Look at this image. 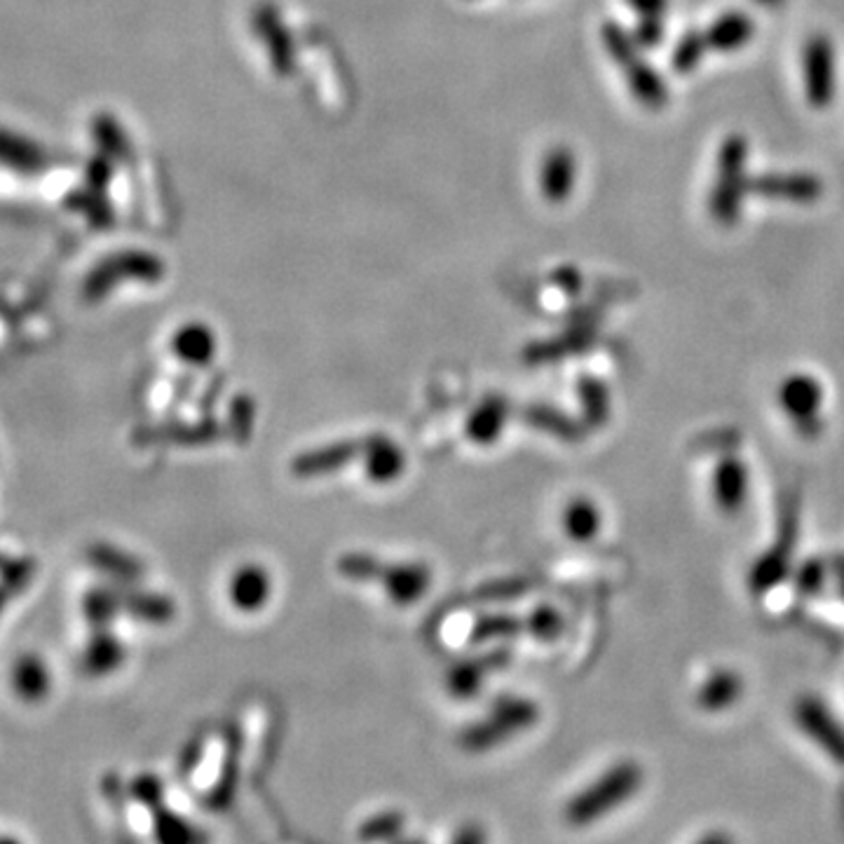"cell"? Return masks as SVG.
<instances>
[{
    "mask_svg": "<svg viewBox=\"0 0 844 844\" xmlns=\"http://www.w3.org/2000/svg\"><path fill=\"white\" fill-rule=\"evenodd\" d=\"M755 3L763 5V8H771V10H777V8H781V5L786 3V0H755Z\"/></svg>",
    "mask_w": 844,
    "mask_h": 844,
    "instance_id": "f907efd6",
    "label": "cell"
},
{
    "mask_svg": "<svg viewBox=\"0 0 844 844\" xmlns=\"http://www.w3.org/2000/svg\"><path fill=\"white\" fill-rule=\"evenodd\" d=\"M601 43L610 55V59L622 68H626L633 59L641 57V47L636 38H633V33H629L618 22H606L601 26Z\"/></svg>",
    "mask_w": 844,
    "mask_h": 844,
    "instance_id": "e575fe53",
    "label": "cell"
},
{
    "mask_svg": "<svg viewBox=\"0 0 844 844\" xmlns=\"http://www.w3.org/2000/svg\"><path fill=\"white\" fill-rule=\"evenodd\" d=\"M645 786V769L638 760L622 758L612 763L603 774L579 790L566 804V821L577 829H585L631 802Z\"/></svg>",
    "mask_w": 844,
    "mask_h": 844,
    "instance_id": "6da1fadb",
    "label": "cell"
},
{
    "mask_svg": "<svg viewBox=\"0 0 844 844\" xmlns=\"http://www.w3.org/2000/svg\"><path fill=\"white\" fill-rule=\"evenodd\" d=\"M793 725L823 758L844 767V723L831 703L814 692H804L793 701Z\"/></svg>",
    "mask_w": 844,
    "mask_h": 844,
    "instance_id": "5b68a950",
    "label": "cell"
},
{
    "mask_svg": "<svg viewBox=\"0 0 844 844\" xmlns=\"http://www.w3.org/2000/svg\"><path fill=\"white\" fill-rule=\"evenodd\" d=\"M748 141L744 134H730L718 153L715 181L709 192V214L715 223L732 227L742 216L744 196L748 192Z\"/></svg>",
    "mask_w": 844,
    "mask_h": 844,
    "instance_id": "7a4b0ae2",
    "label": "cell"
},
{
    "mask_svg": "<svg viewBox=\"0 0 844 844\" xmlns=\"http://www.w3.org/2000/svg\"><path fill=\"white\" fill-rule=\"evenodd\" d=\"M525 629V622H521L514 614H488L474 624L471 636L477 643L492 641V638H512L519 631Z\"/></svg>",
    "mask_w": 844,
    "mask_h": 844,
    "instance_id": "f35d334b",
    "label": "cell"
},
{
    "mask_svg": "<svg viewBox=\"0 0 844 844\" xmlns=\"http://www.w3.org/2000/svg\"><path fill=\"white\" fill-rule=\"evenodd\" d=\"M221 436V427L214 420H207L202 425H174L167 430H153L148 438L153 442H176V444H207Z\"/></svg>",
    "mask_w": 844,
    "mask_h": 844,
    "instance_id": "d590c367",
    "label": "cell"
},
{
    "mask_svg": "<svg viewBox=\"0 0 844 844\" xmlns=\"http://www.w3.org/2000/svg\"><path fill=\"white\" fill-rule=\"evenodd\" d=\"M626 82H629V90L631 95L636 97L638 103H643L645 109H653V111H659L664 109V106L668 103V87L662 78V74L657 68L649 66L643 57L633 59L626 68Z\"/></svg>",
    "mask_w": 844,
    "mask_h": 844,
    "instance_id": "cb8c5ba5",
    "label": "cell"
},
{
    "mask_svg": "<svg viewBox=\"0 0 844 844\" xmlns=\"http://www.w3.org/2000/svg\"><path fill=\"white\" fill-rule=\"evenodd\" d=\"M744 695H746V680L736 671V668L713 666L697 682L695 703L699 711L718 715L734 709L736 703L744 699Z\"/></svg>",
    "mask_w": 844,
    "mask_h": 844,
    "instance_id": "4fadbf2b",
    "label": "cell"
},
{
    "mask_svg": "<svg viewBox=\"0 0 844 844\" xmlns=\"http://www.w3.org/2000/svg\"><path fill=\"white\" fill-rule=\"evenodd\" d=\"M127 649L111 629H95L92 638L82 649V671L92 678H103L125 664Z\"/></svg>",
    "mask_w": 844,
    "mask_h": 844,
    "instance_id": "ac0fdd59",
    "label": "cell"
},
{
    "mask_svg": "<svg viewBox=\"0 0 844 844\" xmlns=\"http://www.w3.org/2000/svg\"><path fill=\"white\" fill-rule=\"evenodd\" d=\"M66 207L74 209V211H80V214L92 223V227H99V231H103V227H111V223H113V209H111L109 200H106V192L95 190L90 186H82V188L70 192V196L66 198Z\"/></svg>",
    "mask_w": 844,
    "mask_h": 844,
    "instance_id": "1f68e13d",
    "label": "cell"
},
{
    "mask_svg": "<svg viewBox=\"0 0 844 844\" xmlns=\"http://www.w3.org/2000/svg\"><path fill=\"white\" fill-rule=\"evenodd\" d=\"M507 418H509L507 401L502 397H488L481 407L469 415L465 432L474 444L490 446L502 436Z\"/></svg>",
    "mask_w": 844,
    "mask_h": 844,
    "instance_id": "4316f807",
    "label": "cell"
},
{
    "mask_svg": "<svg viewBox=\"0 0 844 844\" xmlns=\"http://www.w3.org/2000/svg\"><path fill=\"white\" fill-rule=\"evenodd\" d=\"M171 349L190 366H207L216 355V333L202 322H190L174 333Z\"/></svg>",
    "mask_w": 844,
    "mask_h": 844,
    "instance_id": "603a6c76",
    "label": "cell"
},
{
    "mask_svg": "<svg viewBox=\"0 0 844 844\" xmlns=\"http://www.w3.org/2000/svg\"><path fill=\"white\" fill-rule=\"evenodd\" d=\"M10 685L14 695L26 703H41L52 690V674L41 655L26 653L16 657L10 671Z\"/></svg>",
    "mask_w": 844,
    "mask_h": 844,
    "instance_id": "ffe728a7",
    "label": "cell"
},
{
    "mask_svg": "<svg viewBox=\"0 0 844 844\" xmlns=\"http://www.w3.org/2000/svg\"><path fill=\"white\" fill-rule=\"evenodd\" d=\"M833 582H835L842 603H844V558L833 560Z\"/></svg>",
    "mask_w": 844,
    "mask_h": 844,
    "instance_id": "681fc988",
    "label": "cell"
},
{
    "mask_svg": "<svg viewBox=\"0 0 844 844\" xmlns=\"http://www.w3.org/2000/svg\"><path fill=\"white\" fill-rule=\"evenodd\" d=\"M560 531L570 542L589 544L603 531V509L589 496H575L560 512Z\"/></svg>",
    "mask_w": 844,
    "mask_h": 844,
    "instance_id": "d6986e66",
    "label": "cell"
},
{
    "mask_svg": "<svg viewBox=\"0 0 844 844\" xmlns=\"http://www.w3.org/2000/svg\"><path fill=\"white\" fill-rule=\"evenodd\" d=\"M0 167L20 174L24 179H33V176L47 171L49 153L31 136L10 127H0Z\"/></svg>",
    "mask_w": 844,
    "mask_h": 844,
    "instance_id": "5bb4252c",
    "label": "cell"
},
{
    "mask_svg": "<svg viewBox=\"0 0 844 844\" xmlns=\"http://www.w3.org/2000/svg\"><path fill=\"white\" fill-rule=\"evenodd\" d=\"M368 436L362 438H343V442H333L322 448H312L293 457L291 474L298 479H316L329 477L333 471H341L349 463H355L357 457L366 453Z\"/></svg>",
    "mask_w": 844,
    "mask_h": 844,
    "instance_id": "8fae6325",
    "label": "cell"
},
{
    "mask_svg": "<svg viewBox=\"0 0 844 844\" xmlns=\"http://www.w3.org/2000/svg\"><path fill=\"white\" fill-rule=\"evenodd\" d=\"M525 629L537 641H556L563 631V614L554 606H537L525 620Z\"/></svg>",
    "mask_w": 844,
    "mask_h": 844,
    "instance_id": "ab89813d",
    "label": "cell"
},
{
    "mask_svg": "<svg viewBox=\"0 0 844 844\" xmlns=\"http://www.w3.org/2000/svg\"><path fill=\"white\" fill-rule=\"evenodd\" d=\"M633 38H636L641 49H655L664 43V20L662 16H641L636 29H633Z\"/></svg>",
    "mask_w": 844,
    "mask_h": 844,
    "instance_id": "f6af8a7d",
    "label": "cell"
},
{
    "mask_svg": "<svg viewBox=\"0 0 844 844\" xmlns=\"http://www.w3.org/2000/svg\"><path fill=\"white\" fill-rule=\"evenodd\" d=\"M626 5L638 16H664L668 10V0H626Z\"/></svg>",
    "mask_w": 844,
    "mask_h": 844,
    "instance_id": "c3c4849f",
    "label": "cell"
},
{
    "mask_svg": "<svg viewBox=\"0 0 844 844\" xmlns=\"http://www.w3.org/2000/svg\"><path fill=\"white\" fill-rule=\"evenodd\" d=\"M796 519H788L781 525V533L777 535L769 547L753 560L746 575V589L748 593L760 601L767 593H771L779 585L790 582V575L796 570Z\"/></svg>",
    "mask_w": 844,
    "mask_h": 844,
    "instance_id": "ba28073f",
    "label": "cell"
},
{
    "mask_svg": "<svg viewBox=\"0 0 844 844\" xmlns=\"http://www.w3.org/2000/svg\"><path fill=\"white\" fill-rule=\"evenodd\" d=\"M155 835L160 842H186L192 837L190 825L163 807L155 809Z\"/></svg>",
    "mask_w": 844,
    "mask_h": 844,
    "instance_id": "b9f144b4",
    "label": "cell"
},
{
    "mask_svg": "<svg viewBox=\"0 0 844 844\" xmlns=\"http://www.w3.org/2000/svg\"><path fill=\"white\" fill-rule=\"evenodd\" d=\"M804 97L812 109H829L835 99V47L825 33L809 35L802 47Z\"/></svg>",
    "mask_w": 844,
    "mask_h": 844,
    "instance_id": "9c48e42d",
    "label": "cell"
},
{
    "mask_svg": "<svg viewBox=\"0 0 844 844\" xmlns=\"http://www.w3.org/2000/svg\"><path fill=\"white\" fill-rule=\"evenodd\" d=\"M777 407L781 418L804 442H814L823 434L825 387L817 376L804 371L788 374L777 387Z\"/></svg>",
    "mask_w": 844,
    "mask_h": 844,
    "instance_id": "3957f363",
    "label": "cell"
},
{
    "mask_svg": "<svg viewBox=\"0 0 844 844\" xmlns=\"http://www.w3.org/2000/svg\"><path fill=\"white\" fill-rule=\"evenodd\" d=\"M577 179V163L568 146H554L544 155L540 167V190L552 204L566 202L573 196Z\"/></svg>",
    "mask_w": 844,
    "mask_h": 844,
    "instance_id": "2e32d148",
    "label": "cell"
},
{
    "mask_svg": "<svg viewBox=\"0 0 844 844\" xmlns=\"http://www.w3.org/2000/svg\"><path fill=\"white\" fill-rule=\"evenodd\" d=\"M8 598H10V591L3 585H0V614H3V610L8 606Z\"/></svg>",
    "mask_w": 844,
    "mask_h": 844,
    "instance_id": "816d5d0a",
    "label": "cell"
},
{
    "mask_svg": "<svg viewBox=\"0 0 844 844\" xmlns=\"http://www.w3.org/2000/svg\"><path fill=\"white\" fill-rule=\"evenodd\" d=\"M753 488V474L742 453L725 451L711 463L707 492L711 507L723 519H736L746 512Z\"/></svg>",
    "mask_w": 844,
    "mask_h": 844,
    "instance_id": "52a82bcc",
    "label": "cell"
},
{
    "mask_svg": "<svg viewBox=\"0 0 844 844\" xmlns=\"http://www.w3.org/2000/svg\"><path fill=\"white\" fill-rule=\"evenodd\" d=\"M707 49H709L707 35L699 33V31L685 33L682 38L676 43L674 55H671V66H674L676 74H680V76L692 74V70L701 64L703 55H707Z\"/></svg>",
    "mask_w": 844,
    "mask_h": 844,
    "instance_id": "8d00e7d4",
    "label": "cell"
},
{
    "mask_svg": "<svg viewBox=\"0 0 844 844\" xmlns=\"http://www.w3.org/2000/svg\"><path fill=\"white\" fill-rule=\"evenodd\" d=\"M336 568L343 577L355 579V582H374V579H380V575L385 570V563L380 558H376L374 554L352 552V554H345L338 558Z\"/></svg>",
    "mask_w": 844,
    "mask_h": 844,
    "instance_id": "74e56055",
    "label": "cell"
},
{
    "mask_svg": "<svg viewBox=\"0 0 844 844\" xmlns=\"http://www.w3.org/2000/svg\"><path fill=\"white\" fill-rule=\"evenodd\" d=\"M92 141L97 144L99 153L113 163H122L130 157L127 132L122 130V125L113 115L99 113L97 118H92Z\"/></svg>",
    "mask_w": 844,
    "mask_h": 844,
    "instance_id": "f546056e",
    "label": "cell"
},
{
    "mask_svg": "<svg viewBox=\"0 0 844 844\" xmlns=\"http://www.w3.org/2000/svg\"><path fill=\"white\" fill-rule=\"evenodd\" d=\"M163 277L165 263L160 256L138 249L118 252L99 260L97 266L87 273L82 281V296L90 303H99L101 298H106L122 285V279L141 281V285H157Z\"/></svg>",
    "mask_w": 844,
    "mask_h": 844,
    "instance_id": "277c9868",
    "label": "cell"
},
{
    "mask_svg": "<svg viewBox=\"0 0 844 844\" xmlns=\"http://www.w3.org/2000/svg\"><path fill=\"white\" fill-rule=\"evenodd\" d=\"M401 829H403V819H401V814L387 812V814L374 817L371 821H366V823L362 825L359 837H362V840H385V837H395V835H399Z\"/></svg>",
    "mask_w": 844,
    "mask_h": 844,
    "instance_id": "ee69618b",
    "label": "cell"
},
{
    "mask_svg": "<svg viewBox=\"0 0 844 844\" xmlns=\"http://www.w3.org/2000/svg\"><path fill=\"white\" fill-rule=\"evenodd\" d=\"M231 603L242 612H256L266 608L268 598L273 593V577L266 568L249 563L242 566L233 579H231Z\"/></svg>",
    "mask_w": 844,
    "mask_h": 844,
    "instance_id": "44dd1931",
    "label": "cell"
},
{
    "mask_svg": "<svg viewBox=\"0 0 844 844\" xmlns=\"http://www.w3.org/2000/svg\"><path fill=\"white\" fill-rule=\"evenodd\" d=\"M748 190L767 200L812 204L823 196V184L817 174L809 171H767L753 176Z\"/></svg>",
    "mask_w": 844,
    "mask_h": 844,
    "instance_id": "30bf717a",
    "label": "cell"
},
{
    "mask_svg": "<svg viewBox=\"0 0 844 844\" xmlns=\"http://www.w3.org/2000/svg\"><path fill=\"white\" fill-rule=\"evenodd\" d=\"M130 796L141 802L148 809H155L163 807V796H165V788H163V781L155 777V774H141V777H136L132 784H130Z\"/></svg>",
    "mask_w": 844,
    "mask_h": 844,
    "instance_id": "7bdbcfd3",
    "label": "cell"
},
{
    "mask_svg": "<svg viewBox=\"0 0 844 844\" xmlns=\"http://www.w3.org/2000/svg\"><path fill=\"white\" fill-rule=\"evenodd\" d=\"M507 662L504 653H492L488 659H481V662H463L457 664L453 671L448 674V690L455 695V697H474V692L479 690V685L486 676V671H490L492 666H502Z\"/></svg>",
    "mask_w": 844,
    "mask_h": 844,
    "instance_id": "4dcf8cb0",
    "label": "cell"
},
{
    "mask_svg": "<svg viewBox=\"0 0 844 844\" xmlns=\"http://www.w3.org/2000/svg\"><path fill=\"white\" fill-rule=\"evenodd\" d=\"M120 598H122V612L132 614L134 620L144 624H157V626L169 624L176 614L174 601L163 593L120 587Z\"/></svg>",
    "mask_w": 844,
    "mask_h": 844,
    "instance_id": "484cf974",
    "label": "cell"
},
{
    "mask_svg": "<svg viewBox=\"0 0 844 844\" xmlns=\"http://www.w3.org/2000/svg\"><path fill=\"white\" fill-rule=\"evenodd\" d=\"M753 33H755L753 20L748 14L738 12V10L720 14L718 20L707 31H703V35H707L709 49H713V52L742 49L746 43H751Z\"/></svg>",
    "mask_w": 844,
    "mask_h": 844,
    "instance_id": "d4e9b609",
    "label": "cell"
},
{
    "mask_svg": "<svg viewBox=\"0 0 844 844\" xmlns=\"http://www.w3.org/2000/svg\"><path fill=\"white\" fill-rule=\"evenodd\" d=\"M87 560H90V566L97 568L99 573H103L106 577L115 579V585H134L146 573L141 558L113 547V544H106V542L92 544V547L87 549Z\"/></svg>",
    "mask_w": 844,
    "mask_h": 844,
    "instance_id": "7402d4cb",
    "label": "cell"
},
{
    "mask_svg": "<svg viewBox=\"0 0 844 844\" xmlns=\"http://www.w3.org/2000/svg\"><path fill=\"white\" fill-rule=\"evenodd\" d=\"M523 418H525L528 422H531L533 427L549 432V434L563 438V442H575V438L582 436V427H585V425H579V422H577L575 418L563 415L560 411L549 409V407H533V409H528V411L523 413Z\"/></svg>",
    "mask_w": 844,
    "mask_h": 844,
    "instance_id": "836d02e7",
    "label": "cell"
},
{
    "mask_svg": "<svg viewBox=\"0 0 844 844\" xmlns=\"http://www.w3.org/2000/svg\"><path fill=\"white\" fill-rule=\"evenodd\" d=\"M362 460L366 479L374 484H392L401 479V474L407 471V455H403V451L392 438L382 434L368 436V446L362 455Z\"/></svg>",
    "mask_w": 844,
    "mask_h": 844,
    "instance_id": "e0dca14e",
    "label": "cell"
},
{
    "mask_svg": "<svg viewBox=\"0 0 844 844\" xmlns=\"http://www.w3.org/2000/svg\"><path fill=\"white\" fill-rule=\"evenodd\" d=\"M554 281H556V287L566 291L568 296H575L579 289H582V277H579V273L575 268L556 270Z\"/></svg>",
    "mask_w": 844,
    "mask_h": 844,
    "instance_id": "7dc6e473",
    "label": "cell"
},
{
    "mask_svg": "<svg viewBox=\"0 0 844 844\" xmlns=\"http://www.w3.org/2000/svg\"><path fill=\"white\" fill-rule=\"evenodd\" d=\"M537 720H540V707L533 699H525V697L500 699L488 718H484L477 725H471L463 734V746L467 751L481 753L486 748L507 742V738L521 734L528 728H533Z\"/></svg>",
    "mask_w": 844,
    "mask_h": 844,
    "instance_id": "8992f818",
    "label": "cell"
},
{
    "mask_svg": "<svg viewBox=\"0 0 844 844\" xmlns=\"http://www.w3.org/2000/svg\"><path fill=\"white\" fill-rule=\"evenodd\" d=\"M120 612V587H92L82 596V614L92 629H111Z\"/></svg>",
    "mask_w": 844,
    "mask_h": 844,
    "instance_id": "f1b7e54d",
    "label": "cell"
},
{
    "mask_svg": "<svg viewBox=\"0 0 844 844\" xmlns=\"http://www.w3.org/2000/svg\"><path fill=\"white\" fill-rule=\"evenodd\" d=\"M380 585L385 587L392 603L413 606L432 587V570L420 560L395 563V566H385L380 575Z\"/></svg>",
    "mask_w": 844,
    "mask_h": 844,
    "instance_id": "9a60e30c",
    "label": "cell"
},
{
    "mask_svg": "<svg viewBox=\"0 0 844 844\" xmlns=\"http://www.w3.org/2000/svg\"><path fill=\"white\" fill-rule=\"evenodd\" d=\"M35 575L31 558H0V585L10 593L24 591Z\"/></svg>",
    "mask_w": 844,
    "mask_h": 844,
    "instance_id": "60d3db41",
    "label": "cell"
},
{
    "mask_svg": "<svg viewBox=\"0 0 844 844\" xmlns=\"http://www.w3.org/2000/svg\"><path fill=\"white\" fill-rule=\"evenodd\" d=\"M252 26H254V33L258 35L260 45L268 52V59H270V66L275 68V74L279 76L293 74L296 49H293L291 33L287 24L281 22L277 8L270 3H260L252 14Z\"/></svg>",
    "mask_w": 844,
    "mask_h": 844,
    "instance_id": "7c38bea8",
    "label": "cell"
},
{
    "mask_svg": "<svg viewBox=\"0 0 844 844\" xmlns=\"http://www.w3.org/2000/svg\"><path fill=\"white\" fill-rule=\"evenodd\" d=\"M833 579V560L823 558H807L804 563H798L793 575H790V585L802 596L812 598L821 593Z\"/></svg>",
    "mask_w": 844,
    "mask_h": 844,
    "instance_id": "d6a6232c",
    "label": "cell"
},
{
    "mask_svg": "<svg viewBox=\"0 0 844 844\" xmlns=\"http://www.w3.org/2000/svg\"><path fill=\"white\" fill-rule=\"evenodd\" d=\"M252 422H254V403L249 397H242L233 403V415H231V430L237 436V442H246V438H249Z\"/></svg>",
    "mask_w": 844,
    "mask_h": 844,
    "instance_id": "bcb514c9",
    "label": "cell"
},
{
    "mask_svg": "<svg viewBox=\"0 0 844 844\" xmlns=\"http://www.w3.org/2000/svg\"><path fill=\"white\" fill-rule=\"evenodd\" d=\"M577 399L582 407V422L587 427H603L612 413L610 390L603 380L582 376L577 380Z\"/></svg>",
    "mask_w": 844,
    "mask_h": 844,
    "instance_id": "83f0119b",
    "label": "cell"
}]
</instances>
